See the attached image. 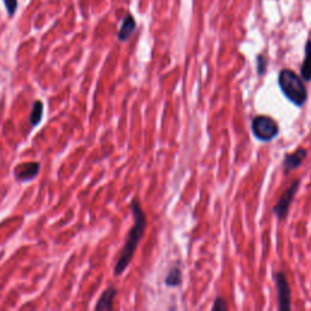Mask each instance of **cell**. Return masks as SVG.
<instances>
[{
  "label": "cell",
  "mask_w": 311,
  "mask_h": 311,
  "mask_svg": "<svg viewBox=\"0 0 311 311\" xmlns=\"http://www.w3.org/2000/svg\"><path fill=\"white\" fill-rule=\"evenodd\" d=\"M212 309H213V310H219V311H225V310H227V304H226V301L224 300L223 298H217V299H215L213 306H212Z\"/></svg>",
  "instance_id": "9a60e30c"
},
{
  "label": "cell",
  "mask_w": 311,
  "mask_h": 311,
  "mask_svg": "<svg viewBox=\"0 0 311 311\" xmlns=\"http://www.w3.org/2000/svg\"><path fill=\"white\" fill-rule=\"evenodd\" d=\"M39 169H40V164L38 162H31V163H23L19 164V166L15 168V178L16 180L26 182L31 181L33 179L37 178Z\"/></svg>",
  "instance_id": "8992f818"
},
{
  "label": "cell",
  "mask_w": 311,
  "mask_h": 311,
  "mask_svg": "<svg viewBox=\"0 0 311 311\" xmlns=\"http://www.w3.org/2000/svg\"><path fill=\"white\" fill-rule=\"evenodd\" d=\"M300 73L304 80L311 82V40H307L305 45V58L300 67Z\"/></svg>",
  "instance_id": "30bf717a"
},
{
  "label": "cell",
  "mask_w": 311,
  "mask_h": 311,
  "mask_svg": "<svg viewBox=\"0 0 311 311\" xmlns=\"http://www.w3.org/2000/svg\"><path fill=\"white\" fill-rule=\"evenodd\" d=\"M306 156L307 151L305 148H298L293 153L287 154L285 160H283V172H285V174H288L292 170L300 167L305 161V158H306Z\"/></svg>",
  "instance_id": "52a82bcc"
},
{
  "label": "cell",
  "mask_w": 311,
  "mask_h": 311,
  "mask_svg": "<svg viewBox=\"0 0 311 311\" xmlns=\"http://www.w3.org/2000/svg\"><path fill=\"white\" fill-rule=\"evenodd\" d=\"M117 295V289L115 287H109L105 289V292L98 298L96 305L94 309L96 311H105V310H112L113 309V300H115Z\"/></svg>",
  "instance_id": "ba28073f"
},
{
  "label": "cell",
  "mask_w": 311,
  "mask_h": 311,
  "mask_svg": "<svg viewBox=\"0 0 311 311\" xmlns=\"http://www.w3.org/2000/svg\"><path fill=\"white\" fill-rule=\"evenodd\" d=\"M44 115V103L40 100H37L33 103L31 115H29V123L32 127H37V125L41 122Z\"/></svg>",
  "instance_id": "8fae6325"
},
{
  "label": "cell",
  "mask_w": 311,
  "mask_h": 311,
  "mask_svg": "<svg viewBox=\"0 0 311 311\" xmlns=\"http://www.w3.org/2000/svg\"><path fill=\"white\" fill-rule=\"evenodd\" d=\"M131 213L134 218V225L128 233L127 242H125L123 249H122L121 255H119L117 264L115 266V275L116 276H121L125 271V269L129 266L131 260L134 258L137 246H139L140 241L143 237L146 226H147V219H146V214L141 208V204L137 199H133L131 202Z\"/></svg>",
  "instance_id": "6da1fadb"
},
{
  "label": "cell",
  "mask_w": 311,
  "mask_h": 311,
  "mask_svg": "<svg viewBox=\"0 0 311 311\" xmlns=\"http://www.w3.org/2000/svg\"><path fill=\"white\" fill-rule=\"evenodd\" d=\"M3 2H4L5 8H7L9 16H14V14L17 10V0H3Z\"/></svg>",
  "instance_id": "5bb4252c"
},
{
  "label": "cell",
  "mask_w": 311,
  "mask_h": 311,
  "mask_svg": "<svg viewBox=\"0 0 311 311\" xmlns=\"http://www.w3.org/2000/svg\"><path fill=\"white\" fill-rule=\"evenodd\" d=\"M254 136L260 141H271L279 135L280 128L276 122L269 116H256L252 122Z\"/></svg>",
  "instance_id": "3957f363"
},
{
  "label": "cell",
  "mask_w": 311,
  "mask_h": 311,
  "mask_svg": "<svg viewBox=\"0 0 311 311\" xmlns=\"http://www.w3.org/2000/svg\"><path fill=\"white\" fill-rule=\"evenodd\" d=\"M275 281L277 286V298H279V310L289 311L291 306V287L285 272L280 271L275 274Z\"/></svg>",
  "instance_id": "5b68a950"
},
{
  "label": "cell",
  "mask_w": 311,
  "mask_h": 311,
  "mask_svg": "<svg viewBox=\"0 0 311 311\" xmlns=\"http://www.w3.org/2000/svg\"><path fill=\"white\" fill-rule=\"evenodd\" d=\"M182 281V272L180 270V268L178 266H174L168 272L166 277V285L168 287H178L181 285Z\"/></svg>",
  "instance_id": "7c38bea8"
},
{
  "label": "cell",
  "mask_w": 311,
  "mask_h": 311,
  "mask_svg": "<svg viewBox=\"0 0 311 311\" xmlns=\"http://www.w3.org/2000/svg\"><path fill=\"white\" fill-rule=\"evenodd\" d=\"M279 85L283 95L295 106L301 107L306 102L307 90L301 78L294 71L288 70V68L280 71Z\"/></svg>",
  "instance_id": "7a4b0ae2"
},
{
  "label": "cell",
  "mask_w": 311,
  "mask_h": 311,
  "mask_svg": "<svg viewBox=\"0 0 311 311\" xmlns=\"http://www.w3.org/2000/svg\"><path fill=\"white\" fill-rule=\"evenodd\" d=\"M256 71H258L259 76H264L265 71H266V66H268V61L263 55H259L256 58Z\"/></svg>",
  "instance_id": "4fadbf2b"
},
{
  "label": "cell",
  "mask_w": 311,
  "mask_h": 311,
  "mask_svg": "<svg viewBox=\"0 0 311 311\" xmlns=\"http://www.w3.org/2000/svg\"><path fill=\"white\" fill-rule=\"evenodd\" d=\"M299 185H300V181H299L298 179H297V180L293 181L292 184L289 185V187L287 188L285 192H283L282 196L280 197V199L277 201L276 204H275V207H274V209H272V212H274V214L276 215L277 219L283 220L287 218V215H288L289 207H291L293 199H294L295 194H297Z\"/></svg>",
  "instance_id": "277c9868"
},
{
  "label": "cell",
  "mask_w": 311,
  "mask_h": 311,
  "mask_svg": "<svg viewBox=\"0 0 311 311\" xmlns=\"http://www.w3.org/2000/svg\"><path fill=\"white\" fill-rule=\"evenodd\" d=\"M135 28H136V22L135 20H134V17L131 16V15H127V16L124 17L123 22H122L121 29H119L118 32L119 40L127 41L128 39L131 37L134 31H135Z\"/></svg>",
  "instance_id": "9c48e42d"
}]
</instances>
